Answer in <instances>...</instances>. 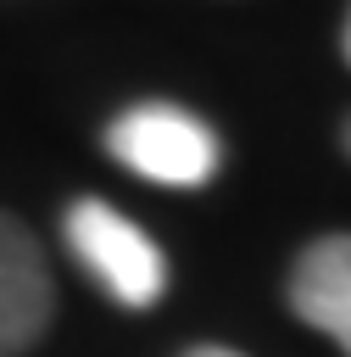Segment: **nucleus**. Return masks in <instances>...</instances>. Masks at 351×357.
<instances>
[{"instance_id":"nucleus-7","label":"nucleus","mask_w":351,"mask_h":357,"mask_svg":"<svg viewBox=\"0 0 351 357\" xmlns=\"http://www.w3.org/2000/svg\"><path fill=\"white\" fill-rule=\"evenodd\" d=\"M345 151H351V123H345Z\"/></svg>"},{"instance_id":"nucleus-6","label":"nucleus","mask_w":351,"mask_h":357,"mask_svg":"<svg viewBox=\"0 0 351 357\" xmlns=\"http://www.w3.org/2000/svg\"><path fill=\"white\" fill-rule=\"evenodd\" d=\"M340 45H345V61H351V17H345V39Z\"/></svg>"},{"instance_id":"nucleus-1","label":"nucleus","mask_w":351,"mask_h":357,"mask_svg":"<svg viewBox=\"0 0 351 357\" xmlns=\"http://www.w3.org/2000/svg\"><path fill=\"white\" fill-rule=\"evenodd\" d=\"M106 145L111 156L150 178V184H173V190H195L217 173V134L184 112V106H167V100H150V106H128L111 128H106Z\"/></svg>"},{"instance_id":"nucleus-2","label":"nucleus","mask_w":351,"mask_h":357,"mask_svg":"<svg viewBox=\"0 0 351 357\" xmlns=\"http://www.w3.org/2000/svg\"><path fill=\"white\" fill-rule=\"evenodd\" d=\"M61 229H67L72 257H78L123 307H150V301H162V290H167V257H162V245H156L134 218H123L117 206L84 195V201L67 206V223H61Z\"/></svg>"},{"instance_id":"nucleus-3","label":"nucleus","mask_w":351,"mask_h":357,"mask_svg":"<svg viewBox=\"0 0 351 357\" xmlns=\"http://www.w3.org/2000/svg\"><path fill=\"white\" fill-rule=\"evenodd\" d=\"M56 312V284L39 240L0 212V357H22Z\"/></svg>"},{"instance_id":"nucleus-4","label":"nucleus","mask_w":351,"mask_h":357,"mask_svg":"<svg viewBox=\"0 0 351 357\" xmlns=\"http://www.w3.org/2000/svg\"><path fill=\"white\" fill-rule=\"evenodd\" d=\"M290 307L351 357V234H323L290 273Z\"/></svg>"},{"instance_id":"nucleus-5","label":"nucleus","mask_w":351,"mask_h":357,"mask_svg":"<svg viewBox=\"0 0 351 357\" xmlns=\"http://www.w3.org/2000/svg\"><path fill=\"white\" fill-rule=\"evenodd\" d=\"M184 357H240V351H228V346H195V351H184Z\"/></svg>"}]
</instances>
